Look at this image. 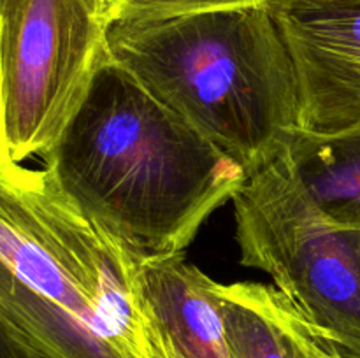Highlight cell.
<instances>
[{"mask_svg": "<svg viewBox=\"0 0 360 358\" xmlns=\"http://www.w3.org/2000/svg\"><path fill=\"white\" fill-rule=\"evenodd\" d=\"M301 93L299 130L360 125V0H287L274 7Z\"/></svg>", "mask_w": 360, "mask_h": 358, "instance_id": "cell-6", "label": "cell"}, {"mask_svg": "<svg viewBox=\"0 0 360 358\" xmlns=\"http://www.w3.org/2000/svg\"><path fill=\"white\" fill-rule=\"evenodd\" d=\"M44 167L139 258L183 255L246 171L109 56Z\"/></svg>", "mask_w": 360, "mask_h": 358, "instance_id": "cell-1", "label": "cell"}, {"mask_svg": "<svg viewBox=\"0 0 360 358\" xmlns=\"http://www.w3.org/2000/svg\"><path fill=\"white\" fill-rule=\"evenodd\" d=\"M214 283L185 255L141 260V293L169 358H234Z\"/></svg>", "mask_w": 360, "mask_h": 358, "instance_id": "cell-7", "label": "cell"}, {"mask_svg": "<svg viewBox=\"0 0 360 358\" xmlns=\"http://www.w3.org/2000/svg\"><path fill=\"white\" fill-rule=\"evenodd\" d=\"M0 6H2V0H0Z\"/></svg>", "mask_w": 360, "mask_h": 358, "instance_id": "cell-13", "label": "cell"}, {"mask_svg": "<svg viewBox=\"0 0 360 358\" xmlns=\"http://www.w3.org/2000/svg\"><path fill=\"white\" fill-rule=\"evenodd\" d=\"M214 298L234 358H338L273 283H214Z\"/></svg>", "mask_w": 360, "mask_h": 358, "instance_id": "cell-8", "label": "cell"}, {"mask_svg": "<svg viewBox=\"0 0 360 358\" xmlns=\"http://www.w3.org/2000/svg\"><path fill=\"white\" fill-rule=\"evenodd\" d=\"M108 53L246 172L301 123L294 58L269 6L108 21Z\"/></svg>", "mask_w": 360, "mask_h": 358, "instance_id": "cell-3", "label": "cell"}, {"mask_svg": "<svg viewBox=\"0 0 360 358\" xmlns=\"http://www.w3.org/2000/svg\"><path fill=\"white\" fill-rule=\"evenodd\" d=\"M139 256L48 168L0 161V337L25 358H169Z\"/></svg>", "mask_w": 360, "mask_h": 358, "instance_id": "cell-2", "label": "cell"}, {"mask_svg": "<svg viewBox=\"0 0 360 358\" xmlns=\"http://www.w3.org/2000/svg\"><path fill=\"white\" fill-rule=\"evenodd\" d=\"M239 263L267 274L338 358H360V228L319 209L283 146L232 199Z\"/></svg>", "mask_w": 360, "mask_h": 358, "instance_id": "cell-4", "label": "cell"}, {"mask_svg": "<svg viewBox=\"0 0 360 358\" xmlns=\"http://www.w3.org/2000/svg\"><path fill=\"white\" fill-rule=\"evenodd\" d=\"M0 358H25V357L18 353L9 343H6V340L0 337Z\"/></svg>", "mask_w": 360, "mask_h": 358, "instance_id": "cell-11", "label": "cell"}, {"mask_svg": "<svg viewBox=\"0 0 360 358\" xmlns=\"http://www.w3.org/2000/svg\"><path fill=\"white\" fill-rule=\"evenodd\" d=\"M287 0H101L105 21L127 16L188 13L204 9H229V7H276Z\"/></svg>", "mask_w": 360, "mask_h": 358, "instance_id": "cell-10", "label": "cell"}, {"mask_svg": "<svg viewBox=\"0 0 360 358\" xmlns=\"http://www.w3.org/2000/svg\"><path fill=\"white\" fill-rule=\"evenodd\" d=\"M0 161H9L4 142V125H2V97H0Z\"/></svg>", "mask_w": 360, "mask_h": 358, "instance_id": "cell-12", "label": "cell"}, {"mask_svg": "<svg viewBox=\"0 0 360 358\" xmlns=\"http://www.w3.org/2000/svg\"><path fill=\"white\" fill-rule=\"evenodd\" d=\"M101 0H2L0 97L9 161L56 146L108 56Z\"/></svg>", "mask_w": 360, "mask_h": 358, "instance_id": "cell-5", "label": "cell"}, {"mask_svg": "<svg viewBox=\"0 0 360 358\" xmlns=\"http://www.w3.org/2000/svg\"><path fill=\"white\" fill-rule=\"evenodd\" d=\"M283 151L319 209L343 227L360 228V125L327 135L295 130Z\"/></svg>", "mask_w": 360, "mask_h": 358, "instance_id": "cell-9", "label": "cell"}]
</instances>
